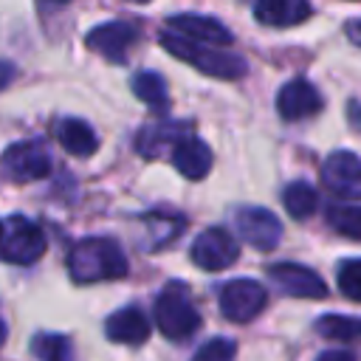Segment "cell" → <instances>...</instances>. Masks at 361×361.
Returning <instances> with one entry per match:
<instances>
[{
	"mask_svg": "<svg viewBox=\"0 0 361 361\" xmlns=\"http://www.w3.org/2000/svg\"><path fill=\"white\" fill-rule=\"evenodd\" d=\"M68 274L79 285L121 279L127 274V257L110 237H85L68 254Z\"/></svg>",
	"mask_w": 361,
	"mask_h": 361,
	"instance_id": "obj_1",
	"label": "cell"
},
{
	"mask_svg": "<svg viewBox=\"0 0 361 361\" xmlns=\"http://www.w3.org/2000/svg\"><path fill=\"white\" fill-rule=\"evenodd\" d=\"M161 45L172 56L189 62L192 68H197V71H203L209 76H217V79H240V76H245V59L237 56V54L220 51L214 45H200V42L186 39L180 34H161Z\"/></svg>",
	"mask_w": 361,
	"mask_h": 361,
	"instance_id": "obj_2",
	"label": "cell"
},
{
	"mask_svg": "<svg viewBox=\"0 0 361 361\" xmlns=\"http://www.w3.org/2000/svg\"><path fill=\"white\" fill-rule=\"evenodd\" d=\"M155 324L172 341H183L200 327V313L192 305V299H189V293L180 282H172L158 293V299H155Z\"/></svg>",
	"mask_w": 361,
	"mask_h": 361,
	"instance_id": "obj_3",
	"label": "cell"
},
{
	"mask_svg": "<svg viewBox=\"0 0 361 361\" xmlns=\"http://www.w3.org/2000/svg\"><path fill=\"white\" fill-rule=\"evenodd\" d=\"M42 254H45V234H42V228L34 220H28V217L14 214L6 223V228H3L0 257L6 262H14V265H31Z\"/></svg>",
	"mask_w": 361,
	"mask_h": 361,
	"instance_id": "obj_4",
	"label": "cell"
},
{
	"mask_svg": "<svg viewBox=\"0 0 361 361\" xmlns=\"http://www.w3.org/2000/svg\"><path fill=\"white\" fill-rule=\"evenodd\" d=\"M265 302H268V293L254 279H231L228 285L220 288V313L237 324H245L254 316H259Z\"/></svg>",
	"mask_w": 361,
	"mask_h": 361,
	"instance_id": "obj_5",
	"label": "cell"
},
{
	"mask_svg": "<svg viewBox=\"0 0 361 361\" xmlns=\"http://www.w3.org/2000/svg\"><path fill=\"white\" fill-rule=\"evenodd\" d=\"M234 226H237V234L259 248V251H274L282 240V223L276 220L274 212L268 209H259V206H240L234 214Z\"/></svg>",
	"mask_w": 361,
	"mask_h": 361,
	"instance_id": "obj_6",
	"label": "cell"
},
{
	"mask_svg": "<svg viewBox=\"0 0 361 361\" xmlns=\"http://www.w3.org/2000/svg\"><path fill=\"white\" fill-rule=\"evenodd\" d=\"M240 257L237 240L226 228H206L192 243V262L203 271H223Z\"/></svg>",
	"mask_w": 361,
	"mask_h": 361,
	"instance_id": "obj_7",
	"label": "cell"
},
{
	"mask_svg": "<svg viewBox=\"0 0 361 361\" xmlns=\"http://www.w3.org/2000/svg\"><path fill=\"white\" fill-rule=\"evenodd\" d=\"M322 183L341 200H361V158L353 152H333L322 164Z\"/></svg>",
	"mask_w": 361,
	"mask_h": 361,
	"instance_id": "obj_8",
	"label": "cell"
},
{
	"mask_svg": "<svg viewBox=\"0 0 361 361\" xmlns=\"http://www.w3.org/2000/svg\"><path fill=\"white\" fill-rule=\"evenodd\" d=\"M87 48L102 54L110 62H124L130 56V48L138 42V28L133 23L124 20H113V23H102L96 28L87 31L85 37Z\"/></svg>",
	"mask_w": 361,
	"mask_h": 361,
	"instance_id": "obj_9",
	"label": "cell"
},
{
	"mask_svg": "<svg viewBox=\"0 0 361 361\" xmlns=\"http://www.w3.org/2000/svg\"><path fill=\"white\" fill-rule=\"evenodd\" d=\"M268 276L288 296H296V299H324L327 296V282L316 271H310L305 265L276 262V265L268 268Z\"/></svg>",
	"mask_w": 361,
	"mask_h": 361,
	"instance_id": "obj_10",
	"label": "cell"
},
{
	"mask_svg": "<svg viewBox=\"0 0 361 361\" xmlns=\"http://www.w3.org/2000/svg\"><path fill=\"white\" fill-rule=\"evenodd\" d=\"M3 172L14 180H37L51 172V158L37 141H17L3 152Z\"/></svg>",
	"mask_w": 361,
	"mask_h": 361,
	"instance_id": "obj_11",
	"label": "cell"
},
{
	"mask_svg": "<svg viewBox=\"0 0 361 361\" xmlns=\"http://www.w3.org/2000/svg\"><path fill=\"white\" fill-rule=\"evenodd\" d=\"M322 107H324V99L307 79H290L288 85H282V90L276 96V113L285 121H299V118L316 116Z\"/></svg>",
	"mask_w": 361,
	"mask_h": 361,
	"instance_id": "obj_12",
	"label": "cell"
},
{
	"mask_svg": "<svg viewBox=\"0 0 361 361\" xmlns=\"http://www.w3.org/2000/svg\"><path fill=\"white\" fill-rule=\"evenodd\" d=\"M169 23V28L175 31V34H180V37H186V39H195V42H200V45H214V48H220V45H231V31L220 23V20H214V17H203V14H175V17H169L166 20Z\"/></svg>",
	"mask_w": 361,
	"mask_h": 361,
	"instance_id": "obj_13",
	"label": "cell"
},
{
	"mask_svg": "<svg viewBox=\"0 0 361 361\" xmlns=\"http://www.w3.org/2000/svg\"><path fill=\"white\" fill-rule=\"evenodd\" d=\"M212 149H209V144H203L200 138H195V135H183L180 141H175V147H172V164H175V169L180 172V175H186L189 180H200V178H206L209 175V169H212Z\"/></svg>",
	"mask_w": 361,
	"mask_h": 361,
	"instance_id": "obj_14",
	"label": "cell"
},
{
	"mask_svg": "<svg viewBox=\"0 0 361 361\" xmlns=\"http://www.w3.org/2000/svg\"><path fill=\"white\" fill-rule=\"evenodd\" d=\"M104 333L116 344L138 347V344H144L149 338V322H147V316L138 307H121V310L107 316Z\"/></svg>",
	"mask_w": 361,
	"mask_h": 361,
	"instance_id": "obj_15",
	"label": "cell"
},
{
	"mask_svg": "<svg viewBox=\"0 0 361 361\" xmlns=\"http://www.w3.org/2000/svg\"><path fill=\"white\" fill-rule=\"evenodd\" d=\"M254 17L265 25H296L310 17L307 0H257Z\"/></svg>",
	"mask_w": 361,
	"mask_h": 361,
	"instance_id": "obj_16",
	"label": "cell"
},
{
	"mask_svg": "<svg viewBox=\"0 0 361 361\" xmlns=\"http://www.w3.org/2000/svg\"><path fill=\"white\" fill-rule=\"evenodd\" d=\"M56 138L71 155H79V158H87L99 149V138H96L93 127L82 118H62L56 124Z\"/></svg>",
	"mask_w": 361,
	"mask_h": 361,
	"instance_id": "obj_17",
	"label": "cell"
},
{
	"mask_svg": "<svg viewBox=\"0 0 361 361\" xmlns=\"http://www.w3.org/2000/svg\"><path fill=\"white\" fill-rule=\"evenodd\" d=\"M282 203H285V209H288V214H290L293 220H305V217H310V214L316 212V206H319V195H316V189H313L310 183H305V180H293V183L285 186V192H282Z\"/></svg>",
	"mask_w": 361,
	"mask_h": 361,
	"instance_id": "obj_18",
	"label": "cell"
},
{
	"mask_svg": "<svg viewBox=\"0 0 361 361\" xmlns=\"http://www.w3.org/2000/svg\"><path fill=\"white\" fill-rule=\"evenodd\" d=\"M133 93L147 104V107H155V110H166L169 104V93H166V82L161 79V73L155 71H141L133 76Z\"/></svg>",
	"mask_w": 361,
	"mask_h": 361,
	"instance_id": "obj_19",
	"label": "cell"
},
{
	"mask_svg": "<svg viewBox=\"0 0 361 361\" xmlns=\"http://www.w3.org/2000/svg\"><path fill=\"white\" fill-rule=\"evenodd\" d=\"M316 333L324 336V338H336V341H353V338H361V319L358 316L327 313L316 322Z\"/></svg>",
	"mask_w": 361,
	"mask_h": 361,
	"instance_id": "obj_20",
	"label": "cell"
},
{
	"mask_svg": "<svg viewBox=\"0 0 361 361\" xmlns=\"http://www.w3.org/2000/svg\"><path fill=\"white\" fill-rule=\"evenodd\" d=\"M327 223L341 237L361 240V206H355V203H336V206L327 209Z\"/></svg>",
	"mask_w": 361,
	"mask_h": 361,
	"instance_id": "obj_21",
	"label": "cell"
},
{
	"mask_svg": "<svg viewBox=\"0 0 361 361\" xmlns=\"http://www.w3.org/2000/svg\"><path fill=\"white\" fill-rule=\"evenodd\" d=\"M31 353L39 361H71V341L62 333H37L31 341Z\"/></svg>",
	"mask_w": 361,
	"mask_h": 361,
	"instance_id": "obj_22",
	"label": "cell"
},
{
	"mask_svg": "<svg viewBox=\"0 0 361 361\" xmlns=\"http://www.w3.org/2000/svg\"><path fill=\"white\" fill-rule=\"evenodd\" d=\"M147 226L152 231V237L147 240V245L149 248H161V245L172 243L183 231V217H175V214H149L147 217Z\"/></svg>",
	"mask_w": 361,
	"mask_h": 361,
	"instance_id": "obj_23",
	"label": "cell"
},
{
	"mask_svg": "<svg viewBox=\"0 0 361 361\" xmlns=\"http://www.w3.org/2000/svg\"><path fill=\"white\" fill-rule=\"evenodd\" d=\"M175 130H180V127H175V124H158V127H144L141 133H138V141H135V147H138V152H144V155H158L161 152V141H180L183 135H175Z\"/></svg>",
	"mask_w": 361,
	"mask_h": 361,
	"instance_id": "obj_24",
	"label": "cell"
},
{
	"mask_svg": "<svg viewBox=\"0 0 361 361\" xmlns=\"http://www.w3.org/2000/svg\"><path fill=\"white\" fill-rule=\"evenodd\" d=\"M338 290L347 299L361 302V259H344L338 265Z\"/></svg>",
	"mask_w": 361,
	"mask_h": 361,
	"instance_id": "obj_25",
	"label": "cell"
},
{
	"mask_svg": "<svg viewBox=\"0 0 361 361\" xmlns=\"http://www.w3.org/2000/svg\"><path fill=\"white\" fill-rule=\"evenodd\" d=\"M234 355H237V344L231 338H212L195 353L192 361H234Z\"/></svg>",
	"mask_w": 361,
	"mask_h": 361,
	"instance_id": "obj_26",
	"label": "cell"
},
{
	"mask_svg": "<svg viewBox=\"0 0 361 361\" xmlns=\"http://www.w3.org/2000/svg\"><path fill=\"white\" fill-rule=\"evenodd\" d=\"M316 361H358L353 350H324Z\"/></svg>",
	"mask_w": 361,
	"mask_h": 361,
	"instance_id": "obj_27",
	"label": "cell"
},
{
	"mask_svg": "<svg viewBox=\"0 0 361 361\" xmlns=\"http://www.w3.org/2000/svg\"><path fill=\"white\" fill-rule=\"evenodd\" d=\"M14 76H17L14 65H11V62H6V59H0V90H3L6 85H11V82H14Z\"/></svg>",
	"mask_w": 361,
	"mask_h": 361,
	"instance_id": "obj_28",
	"label": "cell"
},
{
	"mask_svg": "<svg viewBox=\"0 0 361 361\" xmlns=\"http://www.w3.org/2000/svg\"><path fill=\"white\" fill-rule=\"evenodd\" d=\"M344 31H347V37H350L355 45H361V17H358V20H350Z\"/></svg>",
	"mask_w": 361,
	"mask_h": 361,
	"instance_id": "obj_29",
	"label": "cell"
},
{
	"mask_svg": "<svg viewBox=\"0 0 361 361\" xmlns=\"http://www.w3.org/2000/svg\"><path fill=\"white\" fill-rule=\"evenodd\" d=\"M347 116H350L353 127L361 130V104H358V102H350V104H347Z\"/></svg>",
	"mask_w": 361,
	"mask_h": 361,
	"instance_id": "obj_30",
	"label": "cell"
},
{
	"mask_svg": "<svg viewBox=\"0 0 361 361\" xmlns=\"http://www.w3.org/2000/svg\"><path fill=\"white\" fill-rule=\"evenodd\" d=\"M6 333H8V330H6V322H3V319H0V344H3V341H6Z\"/></svg>",
	"mask_w": 361,
	"mask_h": 361,
	"instance_id": "obj_31",
	"label": "cell"
},
{
	"mask_svg": "<svg viewBox=\"0 0 361 361\" xmlns=\"http://www.w3.org/2000/svg\"><path fill=\"white\" fill-rule=\"evenodd\" d=\"M130 3H149V0H130Z\"/></svg>",
	"mask_w": 361,
	"mask_h": 361,
	"instance_id": "obj_32",
	"label": "cell"
},
{
	"mask_svg": "<svg viewBox=\"0 0 361 361\" xmlns=\"http://www.w3.org/2000/svg\"><path fill=\"white\" fill-rule=\"evenodd\" d=\"M0 240H3V226H0Z\"/></svg>",
	"mask_w": 361,
	"mask_h": 361,
	"instance_id": "obj_33",
	"label": "cell"
},
{
	"mask_svg": "<svg viewBox=\"0 0 361 361\" xmlns=\"http://www.w3.org/2000/svg\"><path fill=\"white\" fill-rule=\"evenodd\" d=\"M54 3H68V0H54Z\"/></svg>",
	"mask_w": 361,
	"mask_h": 361,
	"instance_id": "obj_34",
	"label": "cell"
}]
</instances>
